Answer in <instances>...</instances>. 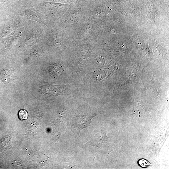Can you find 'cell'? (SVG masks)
<instances>
[{"label": "cell", "instance_id": "7a4b0ae2", "mask_svg": "<svg viewBox=\"0 0 169 169\" xmlns=\"http://www.w3.org/2000/svg\"><path fill=\"white\" fill-rule=\"evenodd\" d=\"M138 165L140 167L144 168H148L152 165L148 161L144 159H141L138 160Z\"/></svg>", "mask_w": 169, "mask_h": 169}, {"label": "cell", "instance_id": "277c9868", "mask_svg": "<svg viewBox=\"0 0 169 169\" xmlns=\"http://www.w3.org/2000/svg\"><path fill=\"white\" fill-rule=\"evenodd\" d=\"M26 16H28L29 18H31L32 19H38V16L36 14H28V13L26 12V14H25Z\"/></svg>", "mask_w": 169, "mask_h": 169}, {"label": "cell", "instance_id": "3957f363", "mask_svg": "<svg viewBox=\"0 0 169 169\" xmlns=\"http://www.w3.org/2000/svg\"><path fill=\"white\" fill-rule=\"evenodd\" d=\"M28 114L27 111L26 110H20L18 113V116L21 120H26L27 119Z\"/></svg>", "mask_w": 169, "mask_h": 169}, {"label": "cell", "instance_id": "6da1fadb", "mask_svg": "<svg viewBox=\"0 0 169 169\" xmlns=\"http://www.w3.org/2000/svg\"><path fill=\"white\" fill-rule=\"evenodd\" d=\"M94 116V115L90 116L80 115L75 117L73 120L74 125L77 128L79 133L83 128L91 126L90 124L91 122L92 118Z\"/></svg>", "mask_w": 169, "mask_h": 169}]
</instances>
